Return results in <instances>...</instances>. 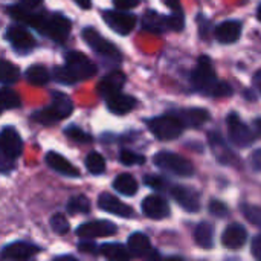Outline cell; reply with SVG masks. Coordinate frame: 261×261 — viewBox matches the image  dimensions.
Returning <instances> with one entry per match:
<instances>
[{
    "label": "cell",
    "mask_w": 261,
    "mask_h": 261,
    "mask_svg": "<svg viewBox=\"0 0 261 261\" xmlns=\"http://www.w3.org/2000/svg\"><path fill=\"white\" fill-rule=\"evenodd\" d=\"M177 118L184 124V127H200L210 121V112L206 109H185L180 110Z\"/></svg>",
    "instance_id": "obj_24"
},
{
    "label": "cell",
    "mask_w": 261,
    "mask_h": 261,
    "mask_svg": "<svg viewBox=\"0 0 261 261\" xmlns=\"http://www.w3.org/2000/svg\"><path fill=\"white\" fill-rule=\"evenodd\" d=\"M208 138H210V145L213 148V153L219 162H222L223 165H232L234 162H237V156L229 150L223 136L219 132H211Z\"/></svg>",
    "instance_id": "obj_16"
},
{
    "label": "cell",
    "mask_w": 261,
    "mask_h": 261,
    "mask_svg": "<svg viewBox=\"0 0 261 261\" xmlns=\"http://www.w3.org/2000/svg\"><path fill=\"white\" fill-rule=\"evenodd\" d=\"M50 228L57 234H66L69 231V222L63 214H55L50 217Z\"/></svg>",
    "instance_id": "obj_38"
},
{
    "label": "cell",
    "mask_w": 261,
    "mask_h": 261,
    "mask_svg": "<svg viewBox=\"0 0 261 261\" xmlns=\"http://www.w3.org/2000/svg\"><path fill=\"white\" fill-rule=\"evenodd\" d=\"M20 104H21L20 96L14 90H11L8 87L0 89V109L2 110L17 109V107H20Z\"/></svg>",
    "instance_id": "obj_31"
},
{
    "label": "cell",
    "mask_w": 261,
    "mask_h": 261,
    "mask_svg": "<svg viewBox=\"0 0 261 261\" xmlns=\"http://www.w3.org/2000/svg\"><path fill=\"white\" fill-rule=\"evenodd\" d=\"M252 254L257 260H261V234L252 240Z\"/></svg>",
    "instance_id": "obj_45"
},
{
    "label": "cell",
    "mask_w": 261,
    "mask_h": 261,
    "mask_svg": "<svg viewBox=\"0 0 261 261\" xmlns=\"http://www.w3.org/2000/svg\"><path fill=\"white\" fill-rule=\"evenodd\" d=\"M136 99L130 95H122L121 92L107 98V109L115 115H125L136 107Z\"/></svg>",
    "instance_id": "obj_23"
},
{
    "label": "cell",
    "mask_w": 261,
    "mask_h": 261,
    "mask_svg": "<svg viewBox=\"0 0 261 261\" xmlns=\"http://www.w3.org/2000/svg\"><path fill=\"white\" fill-rule=\"evenodd\" d=\"M38 252H40V248L35 245L26 243V242H15V243L8 245L3 249L2 257L8 260H28V258H32Z\"/></svg>",
    "instance_id": "obj_19"
},
{
    "label": "cell",
    "mask_w": 261,
    "mask_h": 261,
    "mask_svg": "<svg viewBox=\"0 0 261 261\" xmlns=\"http://www.w3.org/2000/svg\"><path fill=\"white\" fill-rule=\"evenodd\" d=\"M46 164L57 173L63 174V176H67V177H78L80 176V171L78 168H75L64 156L58 154L57 151H49L46 154Z\"/></svg>",
    "instance_id": "obj_21"
},
{
    "label": "cell",
    "mask_w": 261,
    "mask_h": 261,
    "mask_svg": "<svg viewBox=\"0 0 261 261\" xmlns=\"http://www.w3.org/2000/svg\"><path fill=\"white\" fill-rule=\"evenodd\" d=\"M257 17H258V20L261 21V5L258 6V9H257Z\"/></svg>",
    "instance_id": "obj_51"
},
{
    "label": "cell",
    "mask_w": 261,
    "mask_h": 261,
    "mask_svg": "<svg viewBox=\"0 0 261 261\" xmlns=\"http://www.w3.org/2000/svg\"><path fill=\"white\" fill-rule=\"evenodd\" d=\"M255 83L258 84V87H260V92H261V72H258V73L255 75Z\"/></svg>",
    "instance_id": "obj_50"
},
{
    "label": "cell",
    "mask_w": 261,
    "mask_h": 261,
    "mask_svg": "<svg viewBox=\"0 0 261 261\" xmlns=\"http://www.w3.org/2000/svg\"><path fill=\"white\" fill-rule=\"evenodd\" d=\"M254 127H255L257 133H258V135H261V118H257V119L254 121Z\"/></svg>",
    "instance_id": "obj_49"
},
{
    "label": "cell",
    "mask_w": 261,
    "mask_h": 261,
    "mask_svg": "<svg viewBox=\"0 0 261 261\" xmlns=\"http://www.w3.org/2000/svg\"><path fill=\"white\" fill-rule=\"evenodd\" d=\"M66 136L78 144H89L92 142V136L86 132H83L80 127H75V125H70L69 128H66Z\"/></svg>",
    "instance_id": "obj_34"
},
{
    "label": "cell",
    "mask_w": 261,
    "mask_h": 261,
    "mask_svg": "<svg viewBox=\"0 0 261 261\" xmlns=\"http://www.w3.org/2000/svg\"><path fill=\"white\" fill-rule=\"evenodd\" d=\"M6 38L11 46L18 52H29L35 47V40L28 29L23 26H9L6 31Z\"/></svg>",
    "instance_id": "obj_12"
},
{
    "label": "cell",
    "mask_w": 261,
    "mask_h": 261,
    "mask_svg": "<svg viewBox=\"0 0 261 261\" xmlns=\"http://www.w3.org/2000/svg\"><path fill=\"white\" fill-rule=\"evenodd\" d=\"M43 35L52 38L57 43H63L69 34H70V20L66 18L61 14H52V15H40L37 28Z\"/></svg>",
    "instance_id": "obj_3"
},
{
    "label": "cell",
    "mask_w": 261,
    "mask_h": 261,
    "mask_svg": "<svg viewBox=\"0 0 261 261\" xmlns=\"http://www.w3.org/2000/svg\"><path fill=\"white\" fill-rule=\"evenodd\" d=\"M23 150V142L20 135L17 133L15 128L12 127H5L0 132V151L2 154L15 159L21 154Z\"/></svg>",
    "instance_id": "obj_11"
},
{
    "label": "cell",
    "mask_w": 261,
    "mask_h": 261,
    "mask_svg": "<svg viewBox=\"0 0 261 261\" xmlns=\"http://www.w3.org/2000/svg\"><path fill=\"white\" fill-rule=\"evenodd\" d=\"M41 2H43V0H20L21 6H24V8H29V9H34V8H37L38 5H41Z\"/></svg>",
    "instance_id": "obj_46"
},
{
    "label": "cell",
    "mask_w": 261,
    "mask_h": 261,
    "mask_svg": "<svg viewBox=\"0 0 261 261\" xmlns=\"http://www.w3.org/2000/svg\"><path fill=\"white\" fill-rule=\"evenodd\" d=\"M150 132L159 139V141H173L177 139L182 135L184 124L180 119L174 115H164L150 119L148 122Z\"/></svg>",
    "instance_id": "obj_4"
},
{
    "label": "cell",
    "mask_w": 261,
    "mask_h": 261,
    "mask_svg": "<svg viewBox=\"0 0 261 261\" xmlns=\"http://www.w3.org/2000/svg\"><path fill=\"white\" fill-rule=\"evenodd\" d=\"M83 38L89 44V47L93 52H96L98 55L106 57L112 61H121L122 60L119 49L113 43H110L107 38H104L99 32H96L93 28H86L83 31Z\"/></svg>",
    "instance_id": "obj_5"
},
{
    "label": "cell",
    "mask_w": 261,
    "mask_h": 261,
    "mask_svg": "<svg viewBox=\"0 0 261 261\" xmlns=\"http://www.w3.org/2000/svg\"><path fill=\"white\" fill-rule=\"evenodd\" d=\"M171 11H180V0H162Z\"/></svg>",
    "instance_id": "obj_47"
},
{
    "label": "cell",
    "mask_w": 261,
    "mask_h": 261,
    "mask_svg": "<svg viewBox=\"0 0 261 261\" xmlns=\"http://www.w3.org/2000/svg\"><path fill=\"white\" fill-rule=\"evenodd\" d=\"M99 252L109 258V260H115V261H125L128 260L132 255L128 252V249H125L122 245L119 243H106L99 248Z\"/></svg>",
    "instance_id": "obj_28"
},
{
    "label": "cell",
    "mask_w": 261,
    "mask_h": 261,
    "mask_svg": "<svg viewBox=\"0 0 261 261\" xmlns=\"http://www.w3.org/2000/svg\"><path fill=\"white\" fill-rule=\"evenodd\" d=\"M26 80L34 86H44L49 81V70L44 66L34 64L26 70Z\"/></svg>",
    "instance_id": "obj_29"
},
{
    "label": "cell",
    "mask_w": 261,
    "mask_h": 261,
    "mask_svg": "<svg viewBox=\"0 0 261 261\" xmlns=\"http://www.w3.org/2000/svg\"><path fill=\"white\" fill-rule=\"evenodd\" d=\"M210 213L213 216L222 219V217H225L228 214V206L223 202H220V200H211V203H210Z\"/></svg>",
    "instance_id": "obj_40"
},
{
    "label": "cell",
    "mask_w": 261,
    "mask_h": 261,
    "mask_svg": "<svg viewBox=\"0 0 261 261\" xmlns=\"http://www.w3.org/2000/svg\"><path fill=\"white\" fill-rule=\"evenodd\" d=\"M47 109L50 110V113L54 115V118L57 121H60V119L67 118L72 113L73 102H72V99L66 93H63V92H54L52 93V104Z\"/></svg>",
    "instance_id": "obj_22"
},
{
    "label": "cell",
    "mask_w": 261,
    "mask_h": 261,
    "mask_svg": "<svg viewBox=\"0 0 261 261\" xmlns=\"http://www.w3.org/2000/svg\"><path fill=\"white\" fill-rule=\"evenodd\" d=\"M54 78H55L58 83H61V84H67V86H70V84H75V83H76V80L72 76V73L67 70V67H66V66H58V67H55V69H54Z\"/></svg>",
    "instance_id": "obj_37"
},
{
    "label": "cell",
    "mask_w": 261,
    "mask_h": 261,
    "mask_svg": "<svg viewBox=\"0 0 261 261\" xmlns=\"http://www.w3.org/2000/svg\"><path fill=\"white\" fill-rule=\"evenodd\" d=\"M76 2V5L80 6V8H83V9H89L90 6H92V2L90 0H75Z\"/></svg>",
    "instance_id": "obj_48"
},
{
    "label": "cell",
    "mask_w": 261,
    "mask_h": 261,
    "mask_svg": "<svg viewBox=\"0 0 261 261\" xmlns=\"http://www.w3.org/2000/svg\"><path fill=\"white\" fill-rule=\"evenodd\" d=\"M191 83L193 86L208 95V96H214V98H225V96H231L232 95V89L228 83L219 81L211 63V58L206 55H202L197 60L196 67L191 72Z\"/></svg>",
    "instance_id": "obj_1"
},
{
    "label": "cell",
    "mask_w": 261,
    "mask_h": 261,
    "mask_svg": "<svg viewBox=\"0 0 261 261\" xmlns=\"http://www.w3.org/2000/svg\"><path fill=\"white\" fill-rule=\"evenodd\" d=\"M102 18L109 28H112L116 34H121V35L130 34L136 26V17L130 12L122 11V9L104 11Z\"/></svg>",
    "instance_id": "obj_8"
},
{
    "label": "cell",
    "mask_w": 261,
    "mask_h": 261,
    "mask_svg": "<svg viewBox=\"0 0 261 261\" xmlns=\"http://www.w3.org/2000/svg\"><path fill=\"white\" fill-rule=\"evenodd\" d=\"M242 35V23L237 20H228L220 23L216 29H214V37L217 41L223 43V44H231L236 43Z\"/></svg>",
    "instance_id": "obj_20"
},
{
    "label": "cell",
    "mask_w": 261,
    "mask_h": 261,
    "mask_svg": "<svg viewBox=\"0 0 261 261\" xmlns=\"http://www.w3.org/2000/svg\"><path fill=\"white\" fill-rule=\"evenodd\" d=\"M66 67L76 81L89 80L96 73V66L81 52L72 50L66 55Z\"/></svg>",
    "instance_id": "obj_7"
},
{
    "label": "cell",
    "mask_w": 261,
    "mask_h": 261,
    "mask_svg": "<svg viewBox=\"0 0 261 261\" xmlns=\"http://www.w3.org/2000/svg\"><path fill=\"white\" fill-rule=\"evenodd\" d=\"M67 211L70 214H87L90 213V202L86 196H75L69 200Z\"/></svg>",
    "instance_id": "obj_32"
},
{
    "label": "cell",
    "mask_w": 261,
    "mask_h": 261,
    "mask_svg": "<svg viewBox=\"0 0 261 261\" xmlns=\"http://www.w3.org/2000/svg\"><path fill=\"white\" fill-rule=\"evenodd\" d=\"M116 226L112 222L107 220H96V222H87L83 223L78 229L76 234L83 239H101V237H110L116 234Z\"/></svg>",
    "instance_id": "obj_10"
},
{
    "label": "cell",
    "mask_w": 261,
    "mask_h": 261,
    "mask_svg": "<svg viewBox=\"0 0 261 261\" xmlns=\"http://www.w3.org/2000/svg\"><path fill=\"white\" fill-rule=\"evenodd\" d=\"M242 213H243V216H245L252 225L261 228V208L254 206V205L243 203V205H242Z\"/></svg>",
    "instance_id": "obj_35"
},
{
    "label": "cell",
    "mask_w": 261,
    "mask_h": 261,
    "mask_svg": "<svg viewBox=\"0 0 261 261\" xmlns=\"http://www.w3.org/2000/svg\"><path fill=\"white\" fill-rule=\"evenodd\" d=\"M125 84V73L121 72V70H115V72H110L109 75H106L102 78V81L98 84V93L102 96V98H110L116 93L121 92V89L124 87Z\"/></svg>",
    "instance_id": "obj_15"
},
{
    "label": "cell",
    "mask_w": 261,
    "mask_h": 261,
    "mask_svg": "<svg viewBox=\"0 0 261 261\" xmlns=\"http://www.w3.org/2000/svg\"><path fill=\"white\" fill-rule=\"evenodd\" d=\"M2 112H3V110H2V109H0V113H2Z\"/></svg>",
    "instance_id": "obj_52"
},
{
    "label": "cell",
    "mask_w": 261,
    "mask_h": 261,
    "mask_svg": "<svg viewBox=\"0 0 261 261\" xmlns=\"http://www.w3.org/2000/svg\"><path fill=\"white\" fill-rule=\"evenodd\" d=\"M194 240L202 249H211L214 245V228L208 222H202L196 226Z\"/></svg>",
    "instance_id": "obj_25"
},
{
    "label": "cell",
    "mask_w": 261,
    "mask_h": 261,
    "mask_svg": "<svg viewBox=\"0 0 261 261\" xmlns=\"http://www.w3.org/2000/svg\"><path fill=\"white\" fill-rule=\"evenodd\" d=\"M86 167L92 174H101L106 171V161L99 153H89L86 158Z\"/></svg>",
    "instance_id": "obj_33"
},
{
    "label": "cell",
    "mask_w": 261,
    "mask_h": 261,
    "mask_svg": "<svg viewBox=\"0 0 261 261\" xmlns=\"http://www.w3.org/2000/svg\"><path fill=\"white\" fill-rule=\"evenodd\" d=\"M113 188L122 196H135L138 193V182L132 174L124 173V174H119L115 179Z\"/></svg>",
    "instance_id": "obj_27"
},
{
    "label": "cell",
    "mask_w": 261,
    "mask_h": 261,
    "mask_svg": "<svg viewBox=\"0 0 261 261\" xmlns=\"http://www.w3.org/2000/svg\"><path fill=\"white\" fill-rule=\"evenodd\" d=\"M142 26L145 31L148 32H154V34H159L167 28V17L158 14L156 11H147L144 18H142Z\"/></svg>",
    "instance_id": "obj_26"
},
{
    "label": "cell",
    "mask_w": 261,
    "mask_h": 261,
    "mask_svg": "<svg viewBox=\"0 0 261 261\" xmlns=\"http://www.w3.org/2000/svg\"><path fill=\"white\" fill-rule=\"evenodd\" d=\"M78 249H80L81 252L90 254V255H98V252H99V248H98V246H95L93 243H87V242H81V243L78 245Z\"/></svg>",
    "instance_id": "obj_43"
},
{
    "label": "cell",
    "mask_w": 261,
    "mask_h": 261,
    "mask_svg": "<svg viewBox=\"0 0 261 261\" xmlns=\"http://www.w3.org/2000/svg\"><path fill=\"white\" fill-rule=\"evenodd\" d=\"M185 26V18L182 11H173L171 15L167 17V28L173 31H182Z\"/></svg>",
    "instance_id": "obj_39"
},
{
    "label": "cell",
    "mask_w": 261,
    "mask_h": 261,
    "mask_svg": "<svg viewBox=\"0 0 261 261\" xmlns=\"http://www.w3.org/2000/svg\"><path fill=\"white\" fill-rule=\"evenodd\" d=\"M142 213L153 220H162L170 216V205L161 196H148L142 200Z\"/></svg>",
    "instance_id": "obj_13"
},
{
    "label": "cell",
    "mask_w": 261,
    "mask_h": 261,
    "mask_svg": "<svg viewBox=\"0 0 261 261\" xmlns=\"http://www.w3.org/2000/svg\"><path fill=\"white\" fill-rule=\"evenodd\" d=\"M141 0H113V5L118 8V9H122V11H127V9H132V8H136L139 5Z\"/></svg>",
    "instance_id": "obj_42"
},
{
    "label": "cell",
    "mask_w": 261,
    "mask_h": 261,
    "mask_svg": "<svg viewBox=\"0 0 261 261\" xmlns=\"http://www.w3.org/2000/svg\"><path fill=\"white\" fill-rule=\"evenodd\" d=\"M171 196L176 203L188 213H197L200 210V196L191 187L176 185L171 188Z\"/></svg>",
    "instance_id": "obj_9"
},
{
    "label": "cell",
    "mask_w": 261,
    "mask_h": 261,
    "mask_svg": "<svg viewBox=\"0 0 261 261\" xmlns=\"http://www.w3.org/2000/svg\"><path fill=\"white\" fill-rule=\"evenodd\" d=\"M226 127H228V138L229 141L240 147V148H246L249 147L254 141H255V135L251 130V127H248L237 113H229L226 118Z\"/></svg>",
    "instance_id": "obj_6"
},
{
    "label": "cell",
    "mask_w": 261,
    "mask_h": 261,
    "mask_svg": "<svg viewBox=\"0 0 261 261\" xmlns=\"http://www.w3.org/2000/svg\"><path fill=\"white\" fill-rule=\"evenodd\" d=\"M145 185H148L153 190H164L165 188V180L159 176H147L144 179Z\"/></svg>",
    "instance_id": "obj_41"
},
{
    "label": "cell",
    "mask_w": 261,
    "mask_h": 261,
    "mask_svg": "<svg viewBox=\"0 0 261 261\" xmlns=\"http://www.w3.org/2000/svg\"><path fill=\"white\" fill-rule=\"evenodd\" d=\"M249 162H251L252 170H255V171L261 173V148H257V150L251 154Z\"/></svg>",
    "instance_id": "obj_44"
},
{
    "label": "cell",
    "mask_w": 261,
    "mask_h": 261,
    "mask_svg": "<svg viewBox=\"0 0 261 261\" xmlns=\"http://www.w3.org/2000/svg\"><path fill=\"white\" fill-rule=\"evenodd\" d=\"M119 161H121V164H124L127 167H133V165H142L145 162V158L142 154L135 153V151L122 150L119 154Z\"/></svg>",
    "instance_id": "obj_36"
},
{
    "label": "cell",
    "mask_w": 261,
    "mask_h": 261,
    "mask_svg": "<svg viewBox=\"0 0 261 261\" xmlns=\"http://www.w3.org/2000/svg\"><path fill=\"white\" fill-rule=\"evenodd\" d=\"M156 167L179 177H191L194 174V165L184 156L171 151H159L153 158Z\"/></svg>",
    "instance_id": "obj_2"
},
{
    "label": "cell",
    "mask_w": 261,
    "mask_h": 261,
    "mask_svg": "<svg viewBox=\"0 0 261 261\" xmlns=\"http://www.w3.org/2000/svg\"><path fill=\"white\" fill-rule=\"evenodd\" d=\"M20 70L15 64H12L8 60H0V83L3 84H12L18 80Z\"/></svg>",
    "instance_id": "obj_30"
},
{
    "label": "cell",
    "mask_w": 261,
    "mask_h": 261,
    "mask_svg": "<svg viewBox=\"0 0 261 261\" xmlns=\"http://www.w3.org/2000/svg\"><path fill=\"white\" fill-rule=\"evenodd\" d=\"M248 242V232L246 229L239 225V223H232L229 225L225 231H223V236H222V243L225 248L231 249V251H236V249H240L246 245Z\"/></svg>",
    "instance_id": "obj_18"
},
{
    "label": "cell",
    "mask_w": 261,
    "mask_h": 261,
    "mask_svg": "<svg viewBox=\"0 0 261 261\" xmlns=\"http://www.w3.org/2000/svg\"><path fill=\"white\" fill-rule=\"evenodd\" d=\"M127 249H128L130 255H133V257H139V258L158 257V254L151 248V243H150L148 237L145 234H142V232H135V234H132L128 237Z\"/></svg>",
    "instance_id": "obj_14"
},
{
    "label": "cell",
    "mask_w": 261,
    "mask_h": 261,
    "mask_svg": "<svg viewBox=\"0 0 261 261\" xmlns=\"http://www.w3.org/2000/svg\"><path fill=\"white\" fill-rule=\"evenodd\" d=\"M98 205H99L101 210H104V211H107L110 214H115L118 217H124V219L133 217V210L128 205H125L121 200H118L110 193H102L98 197Z\"/></svg>",
    "instance_id": "obj_17"
}]
</instances>
